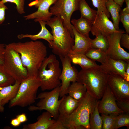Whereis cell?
<instances>
[{
	"label": "cell",
	"instance_id": "obj_9",
	"mask_svg": "<svg viewBox=\"0 0 129 129\" xmlns=\"http://www.w3.org/2000/svg\"><path fill=\"white\" fill-rule=\"evenodd\" d=\"M79 0H57L50 8L52 15L60 17L64 27L70 32L74 38L71 23V18L73 13L78 10Z\"/></svg>",
	"mask_w": 129,
	"mask_h": 129
},
{
	"label": "cell",
	"instance_id": "obj_4",
	"mask_svg": "<svg viewBox=\"0 0 129 129\" xmlns=\"http://www.w3.org/2000/svg\"><path fill=\"white\" fill-rule=\"evenodd\" d=\"M109 75L99 67L82 69L76 81L84 85L87 91L97 100L102 97L108 85Z\"/></svg>",
	"mask_w": 129,
	"mask_h": 129
},
{
	"label": "cell",
	"instance_id": "obj_27",
	"mask_svg": "<svg viewBox=\"0 0 129 129\" xmlns=\"http://www.w3.org/2000/svg\"><path fill=\"white\" fill-rule=\"evenodd\" d=\"M99 102V100H97L94 109L90 115L89 123L91 129H101L102 128L103 122L98 110Z\"/></svg>",
	"mask_w": 129,
	"mask_h": 129
},
{
	"label": "cell",
	"instance_id": "obj_30",
	"mask_svg": "<svg viewBox=\"0 0 129 129\" xmlns=\"http://www.w3.org/2000/svg\"><path fill=\"white\" fill-rule=\"evenodd\" d=\"M15 80L5 71L3 64H0V87L14 84Z\"/></svg>",
	"mask_w": 129,
	"mask_h": 129
},
{
	"label": "cell",
	"instance_id": "obj_35",
	"mask_svg": "<svg viewBox=\"0 0 129 129\" xmlns=\"http://www.w3.org/2000/svg\"><path fill=\"white\" fill-rule=\"evenodd\" d=\"M120 21L125 28L126 33L129 34V13L121 10L120 13Z\"/></svg>",
	"mask_w": 129,
	"mask_h": 129
},
{
	"label": "cell",
	"instance_id": "obj_23",
	"mask_svg": "<svg viewBox=\"0 0 129 129\" xmlns=\"http://www.w3.org/2000/svg\"><path fill=\"white\" fill-rule=\"evenodd\" d=\"M105 6L112 17L113 24L117 30H120L119 24L120 21V13L121 7L112 0H106Z\"/></svg>",
	"mask_w": 129,
	"mask_h": 129
},
{
	"label": "cell",
	"instance_id": "obj_37",
	"mask_svg": "<svg viewBox=\"0 0 129 129\" xmlns=\"http://www.w3.org/2000/svg\"><path fill=\"white\" fill-rule=\"evenodd\" d=\"M120 42L121 45L129 50V34L126 32L123 33L121 37Z\"/></svg>",
	"mask_w": 129,
	"mask_h": 129
},
{
	"label": "cell",
	"instance_id": "obj_33",
	"mask_svg": "<svg viewBox=\"0 0 129 129\" xmlns=\"http://www.w3.org/2000/svg\"><path fill=\"white\" fill-rule=\"evenodd\" d=\"M106 0H91L93 6L97 9V11L104 12L107 17L109 18L110 15L105 6Z\"/></svg>",
	"mask_w": 129,
	"mask_h": 129
},
{
	"label": "cell",
	"instance_id": "obj_12",
	"mask_svg": "<svg viewBox=\"0 0 129 129\" xmlns=\"http://www.w3.org/2000/svg\"><path fill=\"white\" fill-rule=\"evenodd\" d=\"M57 0H36L30 3L29 7L34 6L38 8L35 12L25 16L26 20L34 19L35 22L43 21L46 22L52 16L49 9Z\"/></svg>",
	"mask_w": 129,
	"mask_h": 129
},
{
	"label": "cell",
	"instance_id": "obj_39",
	"mask_svg": "<svg viewBox=\"0 0 129 129\" xmlns=\"http://www.w3.org/2000/svg\"><path fill=\"white\" fill-rule=\"evenodd\" d=\"M49 129H66L62 123L59 120H55Z\"/></svg>",
	"mask_w": 129,
	"mask_h": 129
},
{
	"label": "cell",
	"instance_id": "obj_42",
	"mask_svg": "<svg viewBox=\"0 0 129 129\" xmlns=\"http://www.w3.org/2000/svg\"><path fill=\"white\" fill-rule=\"evenodd\" d=\"M10 124L14 127L18 126L21 123L16 118L13 119L11 121Z\"/></svg>",
	"mask_w": 129,
	"mask_h": 129
},
{
	"label": "cell",
	"instance_id": "obj_24",
	"mask_svg": "<svg viewBox=\"0 0 129 129\" xmlns=\"http://www.w3.org/2000/svg\"><path fill=\"white\" fill-rule=\"evenodd\" d=\"M71 24L79 33L89 37L91 31L92 23L87 20L81 17L78 19H73L70 21Z\"/></svg>",
	"mask_w": 129,
	"mask_h": 129
},
{
	"label": "cell",
	"instance_id": "obj_15",
	"mask_svg": "<svg viewBox=\"0 0 129 129\" xmlns=\"http://www.w3.org/2000/svg\"><path fill=\"white\" fill-rule=\"evenodd\" d=\"M116 101L108 85L101 100L99 101L98 108L99 113L118 115L124 113L118 107Z\"/></svg>",
	"mask_w": 129,
	"mask_h": 129
},
{
	"label": "cell",
	"instance_id": "obj_18",
	"mask_svg": "<svg viewBox=\"0 0 129 129\" xmlns=\"http://www.w3.org/2000/svg\"><path fill=\"white\" fill-rule=\"evenodd\" d=\"M21 83L15 81L13 84L0 87V112H3L4 106L15 97Z\"/></svg>",
	"mask_w": 129,
	"mask_h": 129
},
{
	"label": "cell",
	"instance_id": "obj_6",
	"mask_svg": "<svg viewBox=\"0 0 129 129\" xmlns=\"http://www.w3.org/2000/svg\"><path fill=\"white\" fill-rule=\"evenodd\" d=\"M40 85L38 77L29 76L21 82L16 96L9 102V107H24L33 103Z\"/></svg>",
	"mask_w": 129,
	"mask_h": 129
},
{
	"label": "cell",
	"instance_id": "obj_32",
	"mask_svg": "<svg viewBox=\"0 0 129 129\" xmlns=\"http://www.w3.org/2000/svg\"><path fill=\"white\" fill-rule=\"evenodd\" d=\"M129 114L123 113L118 115L117 117L114 129L123 126L129 127Z\"/></svg>",
	"mask_w": 129,
	"mask_h": 129
},
{
	"label": "cell",
	"instance_id": "obj_41",
	"mask_svg": "<svg viewBox=\"0 0 129 129\" xmlns=\"http://www.w3.org/2000/svg\"><path fill=\"white\" fill-rule=\"evenodd\" d=\"M16 117V118L21 123L24 122L27 120L26 116L24 113L18 115Z\"/></svg>",
	"mask_w": 129,
	"mask_h": 129
},
{
	"label": "cell",
	"instance_id": "obj_5",
	"mask_svg": "<svg viewBox=\"0 0 129 129\" xmlns=\"http://www.w3.org/2000/svg\"><path fill=\"white\" fill-rule=\"evenodd\" d=\"M59 62L55 55L51 54L45 58L37 76L40 81L42 91L52 90L60 86L59 77L61 70Z\"/></svg>",
	"mask_w": 129,
	"mask_h": 129
},
{
	"label": "cell",
	"instance_id": "obj_34",
	"mask_svg": "<svg viewBox=\"0 0 129 129\" xmlns=\"http://www.w3.org/2000/svg\"><path fill=\"white\" fill-rule=\"evenodd\" d=\"M26 0H1L4 4L7 2L13 3L15 4L17 11L19 14H22L25 13L24 5Z\"/></svg>",
	"mask_w": 129,
	"mask_h": 129
},
{
	"label": "cell",
	"instance_id": "obj_8",
	"mask_svg": "<svg viewBox=\"0 0 129 129\" xmlns=\"http://www.w3.org/2000/svg\"><path fill=\"white\" fill-rule=\"evenodd\" d=\"M60 86L54 89L50 92H43L39 94L36 98V100L39 99L37 106H30L28 108L29 110H45L50 113L54 119L57 120L59 115V107L65 96L59 100Z\"/></svg>",
	"mask_w": 129,
	"mask_h": 129
},
{
	"label": "cell",
	"instance_id": "obj_44",
	"mask_svg": "<svg viewBox=\"0 0 129 129\" xmlns=\"http://www.w3.org/2000/svg\"><path fill=\"white\" fill-rule=\"evenodd\" d=\"M126 75V80L128 82H129V62L128 63L125 70Z\"/></svg>",
	"mask_w": 129,
	"mask_h": 129
},
{
	"label": "cell",
	"instance_id": "obj_43",
	"mask_svg": "<svg viewBox=\"0 0 129 129\" xmlns=\"http://www.w3.org/2000/svg\"><path fill=\"white\" fill-rule=\"evenodd\" d=\"M126 6L122 10L125 12L129 13V0H125Z\"/></svg>",
	"mask_w": 129,
	"mask_h": 129
},
{
	"label": "cell",
	"instance_id": "obj_28",
	"mask_svg": "<svg viewBox=\"0 0 129 129\" xmlns=\"http://www.w3.org/2000/svg\"><path fill=\"white\" fill-rule=\"evenodd\" d=\"M95 36V38L93 39H90L91 47L100 50L106 53L108 47L107 37L102 34H99Z\"/></svg>",
	"mask_w": 129,
	"mask_h": 129
},
{
	"label": "cell",
	"instance_id": "obj_29",
	"mask_svg": "<svg viewBox=\"0 0 129 129\" xmlns=\"http://www.w3.org/2000/svg\"><path fill=\"white\" fill-rule=\"evenodd\" d=\"M85 54L90 59L95 61H97L101 64L105 62L108 56L105 52L93 48L89 50Z\"/></svg>",
	"mask_w": 129,
	"mask_h": 129
},
{
	"label": "cell",
	"instance_id": "obj_16",
	"mask_svg": "<svg viewBox=\"0 0 129 129\" xmlns=\"http://www.w3.org/2000/svg\"><path fill=\"white\" fill-rule=\"evenodd\" d=\"M129 62L122 60L114 59L108 56L105 62L99 66L103 71L109 75H118L126 80L125 70Z\"/></svg>",
	"mask_w": 129,
	"mask_h": 129
},
{
	"label": "cell",
	"instance_id": "obj_21",
	"mask_svg": "<svg viewBox=\"0 0 129 129\" xmlns=\"http://www.w3.org/2000/svg\"><path fill=\"white\" fill-rule=\"evenodd\" d=\"M38 22L41 26L40 32L35 35L28 34H21L18 35L17 37L18 39H22L25 38H29L33 41H36L38 39H43L46 40L50 44L53 40V36L51 33L46 27V22L40 21Z\"/></svg>",
	"mask_w": 129,
	"mask_h": 129
},
{
	"label": "cell",
	"instance_id": "obj_2",
	"mask_svg": "<svg viewBox=\"0 0 129 129\" xmlns=\"http://www.w3.org/2000/svg\"><path fill=\"white\" fill-rule=\"evenodd\" d=\"M97 100L87 91L75 110L67 115L59 114L60 120L66 129H90V115L95 107Z\"/></svg>",
	"mask_w": 129,
	"mask_h": 129
},
{
	"label": "cell",
	"instance_id": "obj_36",
	"mask_svg": "<svg viewBox=\"0 0 129 129\" xmlns=\"http://www.w3.org/2000/svg\"><path fill=\"white\" fill-rule=\"evenodd\" d=\"M118 107L124 113L129 114V100L116 101Z\"/></svg>",
	"mask_w": 129,
	"mask_h": 129
},
{
	"label": "cell",
	"instance_id": "obj_38",
	"mask_svg": "<svg viewBox=\"0 0 129 129\" xmlns=\"http://www.w3.org/2000/svg\"><path fill=\"white\" fill-rule=\"evenodd\" d=\"M8 9L5 4L0 0V25L3 23L5 20V11Z\"/></svg>",
	"mask_w": 129,
	"mask_h": 129
},
{
	"label": "cell",
	"instance_id": "obj_25",
	"mask_svg": "<svg viewBox=\"0 0 129 129\" xmlns=\"http://www.w3.org/2000/svg\"><path fill=\"white\" fill-rule=\"evenodd\" d=\"M86 92L85 86L76 81L70 85L68 90L67 94L74 99L80 101L85 97Z\"/></svg>",
	"mask_w": 129,
	"mask_h": 129
},
{
	"label": "cell",
	"instance_id": "obj_19",
	"mask_svg": "<svg viewBox=\"0 0 129 129\" xmlns=\"http://www.w3.org/2000/svg\"><path fill=\"white\" fill-rule=\"evenodd\" d=\"M71 62L79 65L82 69H86L93 68H97L99 65L87 57L85 54L70 51L67 55Z\"/></svg>",
	"mask_w": 129,
	"mask_h": 129
},
{
	"label": "cell",
	"instance_id": "obj_17",
	"mask_svg": "<svg viewBox=\"0 0 129 129\" xmlns=\"http://www.w3.org/2000/svg\"><path fill=\"white\" fill-rule=\"evenodd\" d=\"M73 32L75 38L74 44L71 50L77 53L85 54L92 48L91 46L90 38L78 32L72 25Z\"/></svg>",
	"mask_w": 129,
	"mask_h": 129
},
{
	"label": "cell",
	"instance_id": "obj_11",
	"mask_svg": "<svg viewBox=\"0 0 129 129\" xmlns=\"http://www.w3.org/2000/svg\"><path fill=\"white\" fill-rule=\"evenodd\" d=\"M108 85L116 101L129 100V82L122 76L109 75Z\"/></svg>",
	"mask_w": 129,
	"mask_h": 129
},
{
	"label": "cell",
	"instance_id": "obj_31",
	"mask_svg": "<svg viewBox=\"0 0 129 129\" xmlns=\"http://www.w3.org/2000/svg\"><path fill=\"white\" fill-rule=\"evenodd\" d=\"M118 115L114 114H101L103 122L102 129H114L116 120Z\"/></svg>",
	"mask_w": 129,
	"mask_h": 129
},
{
	"label": "cell",
	"instance_id": "obj_26",
	"mask_svg": "<svg viewBox=\"0 0 129 129\" xmlns=\"http://www.w3.org/2000/svg\"><path fill=\"white\" fill-rule=\"evenodd\" d=\"M78 10L80 12L81 17L87 20L92 23L96 17L97 11L91 8L85 0H79Z\"/></svg>",
	"mask_w": 129,
	"mask_h": 129
},
{
	"label": "cell",
	"instance_id": "obj_10",
	"mask_svg": "<svg viewBox=\"0 0 129 129\" xmlns=\"http://www.w3.org/2000/svg\"><path fill=\"white\" fill-rule=\"evenodd\" d=\"M59 57L62 65L59 77L62 82L59 94V97H61L68 94L70 83L76 81L78 72L75 67L72 66L71 61L67 56Z\"/></svg>",
	"mask_w": 129,
	"mask_h": 129
},
{
	"label": "cell",
	"instance_id": "obj_3",
	"mask_svg": "<svg viewBox=\"0 0 129 129\" xmlns=\"http://www.w3.org/2000/svg\"><path fill=\"white\" fill-rule=\"evenodd\" d=\"M46 23L51 27V33L53 37V41L49 45L52 52L59 57L67 56L74 43L70 32L64 27L59 17L55 16L51 18Z\"/></svg>",
	"mask_w": 129,
	"mask_h": 129
},
{
	"label": "cell",
	"instance_id": "obj_45",
	"mask_svg": "<svg viewBox=\"0 0 129 129\" xmlns=\"http://www.w3.org/2000/svg\"><path fill=\"white\" fill-rule=\"evenodd\" d=\"M118 5L121 7L123 6L124 2L125 0H112Z\"/></svg>",
	"mask_w": 129,
	"mask_h": 129
},
{
	"label": "cell",
	"instance_id": "obj_1",
	"mask_svg": "<svg viewBox=\"0 0 129 129\" xmlns=\"http://www.w3.org/2000/svg\"><path fill=\"white\" fill-rule=\"evenodd\" d=\"M10 44L19 54L23 64L27 70L28 77H38L39 69L47 57V48L45 45L41 41L33 40Z\"/></svg>",
	"mask_w": 129,
	"mask_h": 129
},
{
	"label": "cell",
	"instance_id": "obj_20",
	"mask_svg": "<svg viewBox=\"0 0 129 129\" xmlns=\"http://www.w3.org/2000/svg\"><path fill=\"white\" fill-rule=\"evenodd\" d=\"M51 113L46 111L42 113L37 118V121L23 126L24 129H49L55 120L51 119Z\"/></svg>",
	"mask_w": 129,
	"mask_h": 129
},
{
	"label": "cell",
	"instance_id": "obj_40",
	"mask_svg": "<svg viewBox=\"0 0 129 129\" xmlns=\"http://www.w3.org/2000/svg\"><path fill=\"white\" fill-rule=\"evenodd\" d=\"M6 45L0 43V64H3L5 59V54Z\"/></svg>",
	"mask_w": 129,
	"mask_h": 129
},
{
	"label": "cell",
	"instance_id": "obj_7",
	"mask_svg": "<svg viewBox=\"0 0 129 129\" xmlns=\"http://www.w3.org/2000/svg\"><path fill=\"white\" fill-rule=\"evenodd\" d=\"M3 65L6 72L15 81L21 82L28 77L27 70L23 64L19 54L10 43L5 46Z\"/></svg>",
	"mask_w": 129,
	"mask_h": 129
},
{
	"label": "cell",
	"instance_id": "obj_22",
	"mask_svg": "<svg viewBox=\"0 0 129 129\" xmlns=\"http://www.w3.org/2000/svg\"><path fill=\"white\" fill-rule=\"evenodd\" d=\"M80 101L74 99L69 95L65 96L59 107L58 111L59 114H70L77 108Z\"/></svg>",
	"mask_w": 129,
	"mask_h": 129
},
{
	"label": "cell",
	"instance_id": "obj_14",
	"mask_svg": "<svg viewBox=\"0 0 129 129\" xmlns=\"http://www.w3.org/2000/svg\"><path fill=\"white\" fill-rule=\"evenodd\" d=\"M97 11L91 31L93 36H96L99 34H102L107 37L112 33L122 31L116 29L113 23L104 12Z\"/></svg>",
	"mask_w": 129,
	"mask_h": 129
},
{
	"label": "cell",
	"instance_id": "obj_13",
	"mask_svg": "<svg viewBox=\"0 0 129 129\" xmlns=\"http://www.w3.org/2000/svg\"><path fill=\"white\" fill-rule=\"evenodd\" d=\"M125 32L122 30L119 32L112 33L107 37L108 42V47L106 53L108 56L113 59L128 62L129 53L121 47L120 42L122 34Z\"/></svg>",
	"mask_w": 129,
	"mask_h": 129
}]
</instances>
